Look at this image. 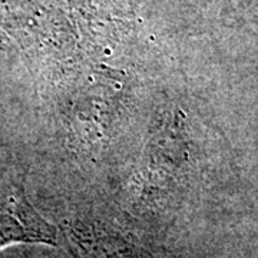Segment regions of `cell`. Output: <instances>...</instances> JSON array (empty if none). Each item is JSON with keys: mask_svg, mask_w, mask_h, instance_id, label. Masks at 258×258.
<instances>
[{"mask_svg": "<svg viewBox=\"0 0 258 258\" xmlns=\"http://www.w3.org/2000/svg\"><path fill=\"white\" fill-rule=\"evenodd\" d=\"M64 234L75 258H147L142 249L113 231L72 225Z\"/></svg>", "mask_w": 258, "mask_h": 258, "instance_id": "obj_2", "label": "cell"}, {"mask_svg": "<svg viewBox=\"0 0 258 258\" xmlns=\"http://www.w3.org/2000/svg\"><path fill=\"white\" fill-rule=\"evenodd\" d=\"M12 242H57L56 228L32 207L23 191L0 201V248Z\"/></svg>", "mask_w": 258, "mask_h": 258, "instance_id": "obj_1", "label": "cell"}]
</instances>
